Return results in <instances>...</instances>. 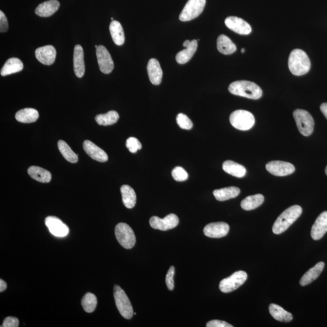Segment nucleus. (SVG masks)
I'll list each match as a JSON object with an SVG mask.
<instances>
[{"label": "nucleus", "instance_id": "obj_1", "mask_svg": "<svg viewBox=\"0 0 327 327\" xmlns=\"http://www.w3.org/2000/svg\"><path fill=\"white\" fill-rule=\"evenodd\" d=\"M229 90L233 95L252 99H260L263 90L256 83L249 81H237L230 84Z\"/></svg>", "mask_w": 327, "mask_h": 327}, {"label": "nucleus", "instance_id": "obj_2", "mask_svg": "<svg viewBox=\"0 0 327 327\" xmlns=\"http://www.w3.org/2000/svg\"><path fill=\"white\" fill-rule=\"evenodd\" d=\"M302 209L297 205L290 207L281 214L274 222L273 226V232L274 234L279 235L286 231L290 226L297 220L301 215Z\"/></svg>", "mask_w": 327, "mask_h": 327}, {"label": "nucleus", "instance_id": "obj_3", "mask_svg": "<svg viewBox=\"0 0 327 327\" xmlns=\"http://www.w3.org/2000/svg\"><path fill=\"white\" fill-rule=\"evenodd\" d=\"M289 68L292 74L302 76L310 71L311 62L307 54L300 49H295L290 54Z\"/></svg>", "mask_w": 327, "mask_h": 327}, {"label": "nucleus", "instance_id": "obj_4", "mask_svg": "<svg viewBox=\"0 0 327 327\" xmlns=\"http://www.w3.org/2000/svg\"><path fill=\"white\" fill-rule=\"evenodd\" d=\"M230 122L233 127L240 130H248L255 125V119L251 112L245 110H237L230 116Z\"/></svg>", "mask_w": 327, "mask_h": 327}, {"label": "nucleus", "instance_id": "obj_5", "mask_svg": "<svg viewBox=\"0 0 327 327\" xmlns=\"http://www.w3.org/2000/svg\"><path fill=\"white\" fill-rule=\"evenodd\" d=\"M294 117L299 132L305 137L312 134L315 126L313 118L309 112L302 109H297L294 112Z\"/></svg>", "mask_w": 327, "mask_h": 327}, {"label": "nucleus", "instance_id": "obj_6", "mask_svg": "<svg viewBox=\"0 0 327 327\" xmlns=\"http://www.w3.org/2000/svg\"><path fill=\"white\" fill-rule=\"evenodd\" d=\"M114 295L117 307L122 317L130 319L133 315L132 304L124 290L119 286H115Z\"/></svg>", "mask_w": 327, "mask_h": 327}, {"label": "nucleus", "instance_id": "obj_7", "mask_svg": "<svg viewBox=\"0 0 327 327\" xmlns=\"http://www.w3.org/2000/svg\"><path fill=\"white\" fill-rule=\"evenodd\" d=\"M115 236L118 241L122 247L130 249L134 247L136 243V237L133 230L125 223H119L117 225L115 230Z\"/></svg>", "mask_w": 327, "mask_h": 327}, {"label": "nucleus", "instance_id": "obj_8", "mask_svg": "<svg viewBox=\"0 0 327 327\" xmlns=\"http://www.w3.org/2000/svg\"><path fill=\"white\" fill-rule=\"evenodd\" d=\"M247 279V274L244 271L235 272L228 278L222 279L219 284V289L225 294L235 291L242 286Z\"/></svg>", "mask_w": 327, "mask_h": 327}, {"label": "nucleus", "instance_id": "obj_9", "mask_svg": "<svg viewBox=\"0 0 327 327\" xmlns=\"http://www.w3.org/2000/svg\"><path fill=\"white\" fill-rule=\"evenodd\" d=\"M206 0H188L179 15L181 22H188L197 18L203 12Z\"/></svg>", "mask_w": 327, "mask_h": 327}, {"label": "nucleus", "instance_id": "obj_10", "mask_svg": "<svg viewBox=\"0 0 327 327\" xmlns=\"http://www.w3.org/2000/svg\"><path fill=\"white\" fill-rule=\"evenodd\" d=\"M178 224V217L173 213L169 214L163 219L158 216H152L150 219V226L154 229H158L161 231H167L174 229Z\"/></svg>", "mask_w": 327, "mask_h": 327}, {"label": "nucleus", "instance_id": "obj_11", "mask_svg": "<svg viewBox=\"0 0 327 327\" xmlns=\"http://www.w3.org/2000/svg\"><path fill=\"white\" fill-rule=\"evenodd\" d=\"M266 169L276 177H285L295 171V167L291 163L282 161H273L266 164Z\"/></svg>", "mask_w": 327, "mask_h": 327}, {"label": "nucleus", "instance_id": "obj_12", "mask_svg": "<svg viewBox=\"0 0 327 327\" xmlns=\"http://www.w3.org/2000/svg\"><path fill=\"white\" fill-rule=\"evenodd\" d=\"M99 69L103 74H109L114 68V63L111 54L103 46H99L96 51Z\"/></svg>", "mask_w": 327, "mask_h": 327}, {"label": "nucleus", "instance_id": "obj_13", "mask_svg": "<svg viewBox=\"0 0 327 327\" xmlns=\"http://www.w3.org/2000/svg\"><path fill=\"white\" fill-rule=\"evenodd\" d=\"M45 224L50 233L55 237L63 238L69 234V227L56 216L47 217Z\"/></svg>", "mask_w": 327, "mask_h": 327}, {"label": "nucleus", "instance_id": "obj_14", "mask_svg": "<svg viewBox=\"0 0 327 327\" xmlns=\"http://www.w3.org/2000/svg\"><path fill=\"white\" fill-rule=\"evenodd\" d=\"M225 24L230 30L240 35H248L252 32V27L247 22L237 17H229L225 20Z\"/></svg>", "mask_w": 327, "mask_h": 327}, {"label": "nucleus", "instance_id": "obj_15", "mask_svg": "<svg viewBox=\"0 0 327 327\" xmlns=\"http://www.w3.org/2000/svg\"><path fill=\"white\" fill-rule=\"evenodd\" d=\"M229 224L224 222H212L208 224L204 229V234L206 237L211 238H221L226 237L229 232Z\"/></svg>", "mask_w": 327, "mask_h": 327}, {"label": "nucleus", "instance_id": "obj_16", "mask_svg": "<svg viewBox=\"0 0 327 327\" xmlns=\"http://www.w3.org/2000/svg\"><path fill=\"white\" fill-rule=\"evenodd\" d=\"M56 49L52 45L41 47L35 51L36 59L44 65H50L53 64L56 59Z\"/></svg>", "mask_w": 327, "mask_h": 327}, {"label": "nucleus", "instance_id": "obj_17", "mask_svg": "<svg viewBox=\"0 0 327 327\" xmlns=\"http://www.w3.org/2000/svg\"><path fill=\"white\" fill-rule=\"evenodd\" d=\"M327 232V211H324L316 219L311 230V236L314 240L321 239Z\"/></svg>", "mask_w": 327, "mask_h": 327}, {"label": "nucleus", "instance_id": "obj_18", "mask_svg": "<svg viewBox=\"0 0 327 327\" xmlns=\"http://www.w3.org/2000/svg\"><path fill=\"white\" fill-rule=\"evenodd\" d=\"M83 148L86 153L94 160L101 163L108 160V156L105 151L89 140H86L83 143Z\"/></svg>", "mask_w": 327, "mask_h": 327}, {"label": "nucleus", "instance_id": "obj_19", "mask_svg": "<svg viewBox=\"0 0 327 327\" xmlns=\"http://www.w3.org/2000/svg\"><path fill=\"white\" fill-rule=\"evenodd\" d=\"M148 73L149 79L153 85H160L163 78V70L158 60L151 59L149 60L148 67Z\"/></svg>", "mask_w": 327, "mask_h": 327}, {"label": "nucleus", "instance_id": "obj_20", "mask_svg": "<svg viewBox=\"0 0 327 327\" xmlns=\"http://www.w3.org/2000/svg\"><path fill=\"white\" fill-rule=\"evenodd\" d=\"M59 6L58 0H49L39 4L35 9V14L41 17H49L59 10Z\"/></svg>", "mask_w": 327, "mask_h": 327}, {"label": "nucleus", "instance_id": "obj_21", "mask_svg": "<svg viewBox=\"0 0 327 327\" xmlns=\"http://www.w3.org/2000/svg\"><path fill=\"white\" fill-rule=\"evenodd\" d=\"M74 67L75 75L78 78L83 77L85 73V64L83 49L80 45L75 46Z\"/></svg>", "mask_w": 327, "mask_h": 327}, {"label": "nucleus", "instance_id": "obj_22", "mask_svg": "<svg viewBox=\"0 0 327 327\" xmlns=\"http://www.w3.org/2000/svg\"><path fill=\"white\" fill-rule=\"evenodd\" d=\"M325 264L323 262H319L313 268L306 272L300 280V285L301 286H307L315 281L320 275L323 271Z\"/></svg>", "mask_w": 327, "mask_h": 327}, {"label": "nucleus", "instance_id": "obj_23", "mask_svg": "<svg viewBox=\"0 0 327 327\" xmlns=\"http://www.w3.org/2000/svg\"><path fill=\"white\" fill-rule=\"evenodd\" d=\"M198 41L193 40L190 42L186 49L182 50L177 54L176 60L178 63L184 64L190 61L197 50Z\"/></svg>", "mask_w": 327, "mask_h": 327}, {"label": "nucleus", "instance_id": "obj_24", "mask_svg": "<svg viewBox=\"0 0 327 327\" xmlns=\"http://www.w3.org/2000/svg\"><path fill=\"white\" fill-rule=\"evenodd\" d=\"M23 69L22 61L17 58H12L5 62L1 70V75L4 77L22 71Z\"/></svg>", "mask_w": 327, "mask_h": 327}, {"label": "nucleus", "instance_id": "obj_25", "mask_svg": "<svg viewBox=\"0 0 327 327\" xmlns=\"http://www.w3.org/2000/svg\"><path fill=\"white\" fill-rule=\"evenodd\" d=\"M222 169L227 174L239 178L244 177L247 172L246 169L242 165L230 160L224 162L222 164Z\"/></svg>", "mask_w": 327, "mask_h": 327}, {"label": "nucleus", "instance_id": "obj_26", "mask_svg": "<svg viewBox=\"0 0 327 327\" xmlns=\"http://www.w3.org/2000/svg\"><path fill=\"white\" fill-rule=\"evenodd\" d=\"M110 32L114 43L117 46H121L124 43V30L120 23L117 21H112L109 26Z\"/></svg>", "mask_w": 327, "mask_h": 327}, {"label": "nucleus", "instance_id": "obj_27", "mask_svg": "<svg viewBox=\"0 0 327 327\" xmlns=\"http://www.w3.org/2000/svg\"><path fill=\"white\" fill-rule=\"evenodd\" d=\"M240 192V190L238 187H229L214 190L213 195L216 200L224 201L237 197Z\"/></svg>", "mask_w": 327, "mask_h": 327}, {"label": "nucleus", "instance_id": "obj_28", "mask_svg": "<svg viewBox=\"0 0 327 327\" xmlns=\"http://www.w3.org/2000/svg\"><path fill=\"white\" fill-rule=\"evenodd\" d=\"M217 48L219 52L224 55H231L237 51V46L230 39L225 35L218 36Z\"/></svg>", "mask_w": 327, "mask_h": 327}, {"label": "nucleus", "instance_id": "obj_29", "mask_svg": "<svg viewBox=\"0 0 327 327\" xmlns=\"http://www.w3.org/2000/svg\"><path fill=\"white\" fill-rule=\"evenodd\" d=\"M28 172L32 178L38 182H49L52 179L51 172L40 167L31 166L28 169Z\"/></svg>", "mask_w": 327, "mask_h": 327}, {"label": "nucleus", "instance_id": "obj_30", "mask_svg": "<svg viewBox=\"0 0 327 327\" xmlns=\"http://www.w3.org/2000/svg\"><path fill=\"white\" fill-rule=\"evenodd\" d=\"M269 311H270L272 317L277 321L283 322V323H289L292 321V314L285 310L281 306L271 303L269 306Z\"/></svg>", "mask_w": 327, "mask_h": 327}, {"label": "nucleus", "instance_id": "obj_31", "mask_svg": "<svg viewBox=\"0 0 327 327\" xmlns=\"http://www.w3.org/2000/svg\"><path fill=\"white\" fill-rule=\"evenodd\" d=\"M121 193L123 204L127 208H134L137 203V195L134 190L128 185H124L121 187Z\"/></svg>", "mask_w": 327, "mask_h": 327}, {"label": "nucleus", "instance_id": "obj_32", "mask_svg": "<svg viewBox=\"0 0 327 327\" xmlns=\"http://www.w3.org/2000/svg\"><path fill=\"white\" fill-rule=\"evenodd\" d=\"M38 112L32 108H26L20 110L15 115V119L18 121L23 123H32L38 119Z\"/></svg>", "mask_w": 327, "mask_h": 327}, {"label": "nucleus", "instance_id": "obj_33", "mask_svg": "<svg viewBox=\"0 0 327 327\" xmlns=\"http://www.w3.org/2000/svg\"><path fill=\"white\" fill-rule=\"evenodd\" d=\"M264 201V197L263 195H251L242 201L240 206L245 210H252L263 205Z\"/></svg>", "mask_w": 327, "mask_h": 327}, {"label": "nucleus", "instance_id": "obj_34", "mask_svg": "<svg viewBox=\"0 0 327 327\" xmlns=\"http://www.w3.org/2000/svg\"><path fill=\"white\" fill-rule=\"evenodd\" d=\"M119 114L114 111H109L105 114L98 115L95 117L96 122L99 125H104V126L115 124L119 121Z\"/></svg>", "mask_w": 327, "mask_h": 327}, {"label": "nucleus", "instance_id": "obj_35", "mask_svg": "<svg viewBox=\"0 0 327 327\" xmlns=\"http://www.w3.org/2000/svg\"><path fill=\"white\" fill-rule=\"evenodd\" d=\"M60 152L67 161L71 163H77L78 161V155L73 151L65 141L59 140L58 143Z\"/></svg>", "mask_w": 327, "mask_h": 327}, {"label": "nucleus", "instance_id": "obj_36", "mask_svg": "<svg viewBox=\"0 0 327 327\" xmlns=\"http://www.w3.org/2000/svg\"><path fill=\"white\" fill-rule=\"evenodd\" d=\"M82 305L86 312L92 313L97 305V298L95 295L88 293L82 299Z\"/></svg>", "mask_w": 327, "mask_h": 327}, {"label": "nucleus", "instance_id": "obj_37", "mask_svg": "<svg viewBox=\"0 0 327 327\" xmlns=\"http://www.w3.org/2000/svg\"><path fill=\"white\" fill-rule=\"evenodd\" d=\"M177 122L179 127L182 129L190 130L193 127L192 121L184 114H179L177 115Z\"/></svg>", "mask_w": 327, "mask_h": 327}, {"label": "nucleus", "instance_id": "obj_38", "mask_svg": "<svg viewBox=\"0 0 327 327\" xmlns=\"http://www.w3.org/2000/svg\"><path fill=\"white\" fill-rule=\"evenodd\" d=\"M173 178L178 182L185 181L188 179V175L181 167H176L172 172Z\"/></svg>", "mask_w": 327, "mask_h": 327}, {"label": "nucleus", "instance_id": "obj_39", "mask_svg": "<svg viewBox=\"0 0 327 327\" xmlns=\"http://www.w3.org/2000/svg\"><path fill=\"white\" fill-rule=\"evenodd\" d=\"M125 145H126L127 148L129 149L130 152L132 153H137L138 150L142 148V145H141L140 141L134 137L128 138Z\"/></svg>", "mask_w": 327, "mask_h": 327}, {"label": "nucleus", "instance_id": "obj_40", "mask_svg": "<svg viewBox=\"0 0 327 327\" xmlns=\"http://www.w3.org/2000/svg\"><path fill=\"white\" fill-rule=\"evenodd\" d=\"M175 274V268L174 266H171L169 268L168 272H167L166 282L167 288L169 290L172 291L174 289L175 284L174 277Z\"/></svg>", "mask_w": 327, "mask_h": 327}, {"label": "nucleus", "instance_id": "obj_41", "mask_svg": "<svg viewBox=\"0 0 327 327\" xmlns=\"http://www.w3.org/2000/svg\"><path fill=\"white\" fill-rule=\"evenodd\" d=\"M9 25L7 19L4 12L0 11V32H6L8 30Z\"/></svg>", "mask_w": 327, "mask_h": 327}, {"label": "nucleus", "instance_id": "obj_42", "mask_svg": "<svg viewBox=\"0 0 327 327\" xmlns=\"http://www.w3.org/2000/svg\"><path fill=\"white\" fill-rule=\"evenodd\" d=\"M19 326V320L15 317H7L4 319L2 327H18Z\"/></svg>", "mask_w": 327, "mask_h": 327}, {"label": "nucleus", "instance_id": "obj_43", "mask_svg": "<svg viewBox=\"0 0 327 327\" xmlns=\"http://www.w3.org/2000/svg\"><path fill=\"white\" fill-rule=\"evenodd\" d=\"M206 327H233L231 324L226 323V322L219 320H212L209 321L207 324Z\"/></svg>", "mask_w": 327, "mask_h": 327}, {"label": "nucleus", "instance_id": "obj_44", "mask_svg": "<svg viewBox=\"0 0 327 327\" xmlns=\"http://www.w3.org/2000/svg\"><path fill=\"white\" fill-rule=\"evenodd\" d=\"M320 109L322 113L324 114V116L327 119V103L322 104Z\"/></svg>", "mask_w": 327, "mask_h": 327}, {"label": "nucleus", "instance_id": "obj_45", "mask_svg": "<svg viewBox=\"0 0 327 327\" xmlns=\"http://www.w3.org/2000/svg\"><path fill=\"white\" fill-rule=\"evenodd\" d=\"M7 289V284L3 280H0V292H4Z\"/></svg>", "mask_w": 327, "mask_h": 327}, {"label": "nucleus", "instance_id": "obj_46", "mask_svg": "<svg viewBox=\"0 0 327 327\" xmlns=\"http://www.w3.org/2000/svg\"><path fill=\"white\" fill-rule=\"evenodd\" d=\"M190 42H191V41H189V40H186V41H184V43H183V46H184V47H185V48H187V47L188 45H189V44H190Z\"/></svg>", "mask_w": 327, "mask_h": 327}, {"label": "nucleus", "instance_id": "obj_47", "mask_svg": "<svg viewBox=\"0 0 327 327\" xmlns=\"http://www.w3.org/2000/svg\"><path fill=\"white\" fill-rule=\"evenodd\" d=\"M245 52V49L243 48L241 49V53L244 54Z\"/></svg>", "mask_w": 327, "mask_h": 327}, {"label": "nucleus", "instance_id": "obj_48", "mask_svg": "<svg viewBox=\"0 0 327 327\" xmlns=\"http://www.w3.org/2000/svg\"><path fill=\"white\" fill-rule=\"evenodd\" d=\"M326 174L327 175V166L326 167Z\"/></svg>", "mask_w": 327, "mask_h": 327}, {"label": "nucleus", "instance_id": "obj_49", "mask_svg": "<svg viewBox=\"0 0 327 327\" xmlns=\"http://www.w3.org/2000/svg\"><path fill=\"white\" fill-rule=\"evenodd\" d=\"M98 48V46H97V45H95V48H96V49H97Z\"/></svg>", "mask_w": 327, "mask_h": 327}, {"label": "nucleus", "instance_id": "obj_50", "mask_svg": "<svg viewBox=\"0 0 327 327\" xmlns=\"http://www.w3.org/2000/svg\"><path fill=\"white\" fill-rule=\"evenodd\" d=\"M111 20L114 21V18H111Z\"/></svg>", "mask_w": 327, "mask_h": 327}]
</instances>
